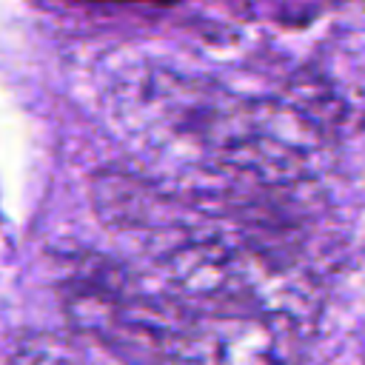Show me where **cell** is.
Segmentation results:
<instances>
[{
    "instance_id": "obj_1",
    "label": "cell",
    "mask_w": 365,
    "mask_h": 365,
    "mask_svg": "<svg viewBox=\"0 0 365 365\" xmlns=\"http://www.w3.org/2000/svg\"><path fill=\"white\" fill-rule=\"evenodd\" d=\"M299 325L279 314L231 311L202 314L180 348L177 362L188 365H294Z\"/></svg>"
},
{
    "instance_id": "obj_2",
    "label": "cell",
    "mask_w": 365,
    "mask_h": 365,
    "mask_svg": "<svg viewBox=\"0 0 365 365\" xmlns=\"http://www.w3.org/2000/svg\"><path fill=\"white\" fill-rule=\"evenodd\" d=\"M197 311L177 297L128 291L108 314L94 342L128 365L177 362Z\"/></svg>"
},
{
    "instance_id": "obj_3",
    "label": "cell",
    "mask_w": 365,
    "mask_h": 365,
    "mask_svg": "<svg viewBox=\"0 0 365 365\" xmlns=\"http://www.w3.org/2000/svg\"><path fill=\"white\" fill-rule=\"evenodd\" d=\"M94 214L111 231H171L177 225L174 211L180 205L177 194L163 191L151 180L131 171L103 168L88 185Z\"/></svg>"
},
{
    "instance_id": "obj_4",
    "label": "cell",
    "mask_w": 365,
    "mask_h": 365,
    "mask_svg": "<svg viewBox=\"0 0 365 365\" xmlns=\"http://www.w3.org/2000/svg\"><path fill=\"white\" fill-rule=\"evenodd\" d=\"M9 365H83V356L71 339L51 331H37L17 342Z\"/></svg>"
},
{
    "instance_id": "obj_5",
    "label": "cell",
    "mask_w": 365,
    "mask_h": 365,
    "mask_svg": "<svg viewBox=\"0 0 365 365\" xmlns=\"http://www.w3.org/2000/svg\"><path fill=\"white\" fill-rule=\"evenodd\" d=\"M86 3H148V6H168V3H174V0H86Z\"/></svg>"
}]
</instances>
